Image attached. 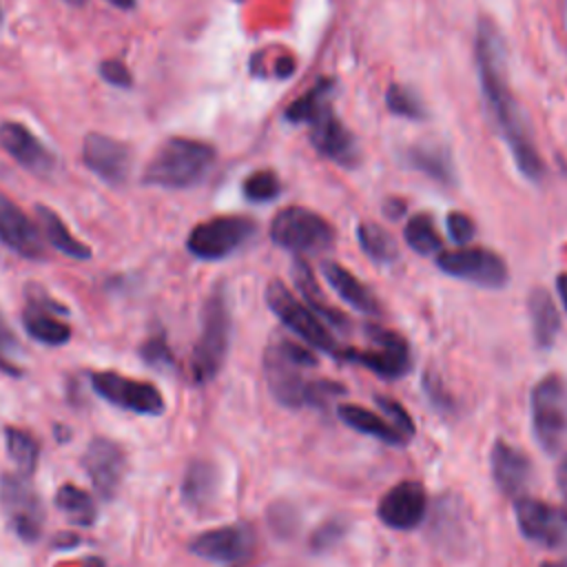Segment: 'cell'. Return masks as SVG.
I'll return each mask as SVG.
<instances>
[{"label": "cell", "mask_w": 567, "mask_h": 567, "mask_svg": "<svg viewBox=\"0 0 567 567\" xmlns=\"http://www.w3.org/2000/svg\"><path fill=\"white\" fill-rule=\"evenodd\" d=\"M35 215L40 221V228L47 237V241L62 255L71 257V259H89L91 257V248L86 244H82L80 239H75L69 228L64 226V221L58 217V213H53L47 206H35Z\"/></svg>", "instance_id": "28"}, {"label": "cell", "mask_w": 567, "mask_h": 567, "mask_svg": "<svg viewBox=\"0 0 567 567\" xmlns=\"http://www.w3.org/2000/svg\"><path fill=\"white\" fill-rule=\"evenodd\" d=\"M492 478L505 496L518 498L525 494L532 481V461L518 447L496 441L489 454Z\"/></svg>", "instance_id": "22"}, {"label": "cell", "mask_w": 567, "mask_h": 567, "mask_svg": "<svg viewBox=\"0 0 567 567\" xmlns=\"http://www.w3.org/2000/svg\"><path fill=\"white\" fill-rule=\"evenodd\" d=\"M365 334H368L370 348H363V350L346 348L343 361L359 363L383 379H399L410 372L412 352L408 341L399 332L370 323L365 326Z\"/></svg>", "instance_id": "10"}, {"label": "cell", "mask_w": 567, "mask_h": 567, "mask_svg": "<svg viewBox=\"0 0 567 567\" xmlns=\"http://www.w3.org/2000/svg\"><path fill=\"white\" fill-rule=\"evenodd\" d=\"M215 164V148L199 140L171 137L151 157L144 182L162 188H188L206 177Z\"/></svg>", "instance_id": "3"}, {"label": "cell", "mask_w": 567, "mask_h": 567, "mask_svg": "<svg viewBox=\"0 0 567 567\" xmlns=\"http://www.w3.org/2000/svg\"><path fill=\"white\" fill-rule=\"evenodd\" d=\"M270 529L279 536H290L297 529V514L295 507L288 503H272L268 509Z\"/></svg>", "instance_id": "40"}, {"label": "cell", "mask_w": 567, "mask_h": 567, "mask_svg": "<svg viewBox=\"0 0 567 567\" xmlns=\"http://www.w3.org/2000/svg\"><path fill=\"white\" fill-rule=\"evenodd\" d=\"M84 164L104 182L122 184L131 171V151L115 137L89 133L82 144Z\"/></svg>", "instance_id": "19"}, {"label": "cell", "mask_w": 567, "mask_h": 567, "mask_svg": "<svg viewBox=\"0 0 567 567\" xmlns=\"http://www.w3.org/2000/svg\"><path fill=\"white\" fill-rule=\"evenodd\" d=\"M556 483H558V489H560L565 509H567V454L558 461V467H556Z\"/></svg>", "instance_id": "45"}, {"label": "cell", "mask_w": 567, "mask_h": 567, "mask_svg": "<svg viewBox=\"0 0 567 567\" xmlns=\"http://www.w3.org/2000/svg\"><path fill=\"white\" fill-rule=\"evenodd\" d=\"M514 514L520 534L549 549L567 547V509L554 507L545 501L532 496H518L514 503Z\"/></svg>", "instance_id": "13"}, {"label": "cell", "mask_w": 567, "mask_h": 567, "mask_svg": "<svg viewBox=\"0 0 567 567\" xmlns=\"http://www.w3.org/2000/svg\"><path fill=\"white\" fill-rule=\"evenodd\" d=\"M292 281H295V288L303 295L306 306H308L319 319H326L328 326H334V328H337V326H348V319H346L337 308H332V306L326 301V297H323V292H321V288H319V284H317V279H315L310 266H308L301 257H297V259L292 261Z\"/></svg>", "instance_id": "26"}, {"label": "cell", "mask_w": 567, "mask_h": 567, "mask_svg": "<svg viewBox=\"0 0 567 567\" xmlns=\"http://www.w3.org/2000/svg\"><path fill=\"white\" fill-rule=\"evenodd\" d=\"M241 190L248 202L264 204L275 199L281 193V182L272 171H255L244 179Z\"/></svg>", "instance_id": "35"}, {"label": "cell", "mask_w": 567, "mask_h": 567, "mask_svg": "<svg viewBox=\"0 0 567 567\" xmlns=\"http://www.w3.org/2000/svg\"><path fill=\"white\" fill-rule=\"evenodd\" d=\"M106 2H111L117 9H133L135 7V0H106Z\"/></svg>", "instance_id": "47"}, {"label": "cell", "mask_w": 567, "mask_h": 567, "mask_svg": "<svg viewBox=\"0 0 567 567\" xmlns=\"http://www.w3.org/2000/svg\"><path fill=\"white\" fill-rule=\"evenodd\" d=\"M257 226L250 217L241 215H224L213 217L197 224L186 239V248L193 257L204 261H217L233 255L241 248L252 235Z\"/></svg>", "instance_id": "9"}, {"label": "cell", "mask_w": 567, "mask_h": 567, "mask_svg": "<svg viewBox=\"0 0 567 567\" xmlns=\"http://www.w3.org/2000/svg\"><path fill=\"white\" fill-rule=\"evenodd\" d=\"M89 381L93 392L115 408L148 416L164 412V396L153 383L135 381L117 372H91Z\"/></svg>", "instance_id": "12"}, {"label": "cell", "mask_w": 567, "mask_h": 567, "mask_svg": "<svg viewBox=\"0 0 567 567\" xmlns=\"http://www.w3.org/2000/svg\"><path fill=\"white\" fill-rule=\"evenodd\" d=\"M332 89V80H319L312 89H308L301 97H297L295 102L288 104L286 109V120L295 122V124H306L326 102Z\"/></svg>", "instance_id": "34"}, {"label": "cell", "mask_w": 567, "mask_h": 567, "mask_svg": "<svg viewBox=\"0 0 567 567\" xmlns=\"http://www.w3.org/2000/svg\"><path fill=\"white\" fill-rule=\"evenodd\" d=\"M66 308L55 303L44 295V290L35 288L29 292V303L22 310V326L29 337L47 346H62L71 339V328L58 319L64 315Z\"/></svg>", "instance_id": "20"}, {"label": "cell", "mask_w": 567, "mask_h": 567, "mask_svg": "<svg viewBox=\"0 0 567 567\" xmlns=\"http://www.w3.org/2000/svg\"><path fill=\"white\" fill-rule=\"evenodd\" d=\"M527 310L536 346L543 350L551 348L560 330V317L551 295L545 288H534L527 297Z\"/></svg>", "instance_id": "24"}, {"label": "cell", "mask_w": 567, "mask_h": 567, "mask_svg": "<svg viewBox=\"0 0 567 567\" xmlns=\"http://www.w3.org/2000/svg\"><path fill=\"white\" fill-rule=\"evenodd\" d=\"M385 104L399 117H408V120H423L425 117L423 102L408 86L392 84L385 93Z\"/></svg>", "instance_id": "36"}, {"label": "cell", "mask_w": 567, "mask_h": 567, "mask_svg": "<svg viewBox=\"0 0 567 567\" xmlns=\"http://www.w3.org/2000/svg\"><path fill=\"white\" fill-rule=\"evenodd\" d=\"M474 58H476L481 91L501 137L505 140L518 171L527 179L538 182L545 173L543 159L534 146L529 126L509 86L507 58H505V44H503L501 31L487 18L478 22L476 40H474Z\"/></svg>", "instance_id": "1"}, {"label": "cell", "mask_w": 567, "mask_h": 567, "mask_svg": "<svg viewBox=\"0 0 567 567\" xmlns=\"http://www.w3.org/2000/svg\"><path fill=\"white\" fill-rule=\"evenodd\" d=\"M0 509L7 525L24 543H35L42 536L44 509L38 492L29 483V476L20 472H7L0 476Z\"/></svg>", "instance_id": "8"}, {"label": "cell", "mask_w": 567, "mask_h": 567, "mask_svg": "<svg viewBox=\"0 0 567 567\" xmlns=\"http://www.w3.org/2000/svg\"><path fill=\"white\" fill-rule=\"evenodd\" d=\"M556 290H558V297H560V301H563V306L567 310V272L556 277Z\"/></svg>", "instance_id": "46"}, {"label": "cell", "mask_w": 567, "mask_h": 567, "mask_svg": "<svg viewBox=\"0 0 567 567\" xmlns=\"http://www.w3.org/2000/svg\"><path fill=\"white\" fill-rule=\"evenodd\" d=\"M270 239L297 255L323 252L334 244V228L310 208L288 206L272 217Z\"/></svg>", "instance_id": "6"}, {"label": "cell", "mask_w": 567, "mask_h": 567, "mask_svg": "<svg viewBox=\"0 0 567 567\" xmlns=\"http://www.w3.org/2000/svg\"><path fill=\"white\" fill-rule=\"evenodd\" d=\"M0 146L27 171L35 175H49L55 166L51 151L20 122L0 124Z\"/></svg>", "instance_id": "21"}, {"label": "cell", "mask_w": 567, "mask_h": 567, "mask_svg": "<svg viewBox=\"0 0 567 567\" xmlns=\"http://www.w3.org/2000/svg\"><path fill=\"white\" fill-rule=\"evenodd\" d=\"M346 529H348V525H346L343 518H328L319 527H315V532L310 534L308 545L317 554L330 551L332 547H337L341 543V538L346 536Z\"/></svg>", "instance_id": "38"}, {"label": "cell", "mask_w": 567, "mask_h": 567, "mask_svg": "<svg viewBox=\"0 0 567 567\" xmlns=\"http://www.w3.org/2000/svg\"><path fill=\"white\" fill-rule=\"evenodd\" d=\"M230 346V306L224 284L215 286L202 310V332L190 354V377L208 383L224 368Z\"/></svg>", "instance_id": "4"}, {"label": "cell", "mask_w": 567, "mask_h": 567, "mask_svg": "<svg viewBox=\"0 0 567 567\" xmlns=\"http://www.w3.org/2000/svg\"><path fill=\"white\" fill-rule=\"evenodd\" d=\"M217 492V470L213 463L197 458L186 467L182 481V498L190 507H204Z\"/></svg>", "instance_id": "27"}, {"label": "cell", "mask_w": 567, "mask_h": 567, "mask_svg": "<svg viewBox=\"0 0 567 567\" xmlns=\"http://www.w3.org/2000/svg\"><path fill=\"white\" fill-rule=\"evenodd\" d=\"M0 241L24 259H42L44 241L29 215L0 193Z\"/></svg>", "instance_id": "18"}, {"label": "cell", "mask_w": 567, "mask_h": 567, "mask_svg": "<svg viewBox=\"0 0 567 567\" xmlns=\"http://www.w3.org/2000/svg\"><path fill=\"white\" fill-rule=\"evenodd\" d=\"M4 441H7L9 458L13 461L18 472L31 478V474L38 467V458H40L38 441L27 430H20V427H7Z\"/></svg>", "instance_id": "32"}, {"label": "cell", "mask_w": 567, "mask_h": 567, "mask_svg": "<svg viewBox=\"0 0 567 567\" xmlns=\"http://www.w3.org/2000/svg\"><path fill=\"white\" fill-rule=\"evenodd\" d=\"M540 567H567V558H560V560H547V563H543Z\"/></svg>", "instance_id": "48"}, {"label": "cell", "mask_w": 567, "mask_h": 567, "mask_svg": "<svg viewBox=\"0 0 567 567\" xmlns=\"http://www.w3.org/2000/svg\"><path fill=\"white\" fill-rule=\"evenodd\" d=\"M532 427L538 445L556 454L567 439V383L558 374L543 377L532 390Z\"/></svg>", "instance_id": "7"}, {"label": "cell", "mask_w": 567, "mask_h": 567, "mask_svg": "<svg viewBox=\"0 0 567 567\" xmlns=\"http://www.w3.org/2000/svg\"><path fill=\"white\" fill-rule=\"evenodd\" d=\"M82 467L91 478L95 492L104 501H111L122 485L124 470H126V454L115 441L95 436L89 441L82 454Z\"/></svg>", "instance_id": "14"}, {"label": "cell", "mask_w": 567, "mask_h": 567, "mask_svg": "<svg viewBox=\"0 0 567 567\" xmlns=\"http://www.w3.org/2000/svg\"><path fill=\"white\" fill-rule=\"evenodd\" d=\"M403 237H405V244L419 255H434V252H441L443 248L441 235L427 213L412 215L403 228Z\"/></svg>", "instance_id": "33"}, {"label": "cell", "mask_w": 567, "mask_h": 567, "mask_svg": "<svg viewBox=\"0 0 567 567\" xmlns=\"http://www.w3.org/2000/svg\"><path fill=\"white\" fill-rule=\"evenodd\" d=\"M436 266L445 275L470 281L481 288H503L509 279L507 264L503 261V257L481 246H463L456 250L441 252L436 257Z\"/></svg>", "instance_id": "11"}, {"label": "cell", "mask_w": 567, "mask_h": 567, "mask_svg": "<svg viewBox=\"0 0 567 567\" xmlns=\"http://www.w3.org/2000/svg\"><path fill=\"white\" fill-rule=\"evenodd\" d=\"M16 350H18V339L13 337L11 328L7 326V321L0 315V370L7 374H13V377L20 374V368H16L9 359V354Z\"/></svg>", "instance_id": "42"}, {"label": "cell", "mask_w": 567, "mask_h": 567, "mask_svg": "<svg viewBox=\"0 0 567 567\" xmlns=\"http://www.w3.org/2000/svg\"><path fill=\"white\" fill-rule=\"evenodd\" d=\"M447 233H450V239L454 244L467 246L476 235V226H474L472 217H467L465 213L454 210V213L447 215Z\"/></svg>", "instance_id": "41"}, {"label": "cell", "mask_w": 567, "mask_h": 567, "mask_svg": "<svg viewBox=\"0 0 567 567\" xmlns=\"http://www.w3.org/2000/svg\"><path fill=\"white\" fill-rule=\"evenodd\" d=\"M100 75H102V80H106L109 84H113V86H117V89H126V86H131V73H128V69L124 66V62H120V60H104L102 64H100Z\"/></svg>", "instance_id": "43"}, {"label": "cell", "mask_w": 567, "mask_h": 567, "mask_svg": "<svg viewBox=\"0 0 567 567\" xmlns=\"http://www.w3.org/2000/svg\"><path fill=\"white\" fill-rule=\"evenodd\" d=\"M312 146L328 159L341 166H354L359 162V146L352 133L343 126L337 113L326 102L308 122Z\"/></svg>", "instance_id": "15"}, {"label": "cell", "mask_w": 567, "mask_h": 567, "mask_svg": "<svg viewBox=\"0 0 567 567\" xmlns=\"http://www.w3.org/2000/svg\"><path fill=\"white\" fill-rule=\"evenodd\" d=\"M427 512V494L419 481H401L394 487H390L379 505L377 516L383 525L392 529H414L423 523Z\"/></svg>", "instance_id": "16"}, {"label": "cell", "mask_w": 567, "mask_h": 567, "mask_svg": "<svg viewBox=\"0 0 567 567\" xmlns=\"http://www.w3.org/2000/svg\"><path fill=\"white\" fill-rule=\"evenodd\" d=\"M0 22H2V4H0Z\"/></svg>", "instance_id": "50"}, {"label": "cell", "mask_w": 567, "mask_h": 567, "mask_svg": "<svg viewBox=\"0 0 567 567\" xmlns=\"http://www.w3.org/2000/svg\"><path fill=\"white\" fill-rule=\"evenodd\" d=\"M55 507L64 514V518L73 525L80 527H89L95 523L97 509L93 505V498L80 489L78 485L64 483L58 492H55Z\"/></svg>", "instance_id": "30"}, {"label": "cell", "mask_w": 567, "mask_h": 567, "mask_svg": "<svg viewBox=\"0 0 567 567\" xmlns=\"http://www.w3.org/2000/svg\"><path fill=\"white\" fill-rule=\"evenodd\" d=\"M266 303L272 310V315L288 330H292L299 339L306 341L308 348L321 350V352L343 361L346 346H341L334 339V334L330 332V326H326L308 306H303L299 299H295V295L290 292V288L284 281L272 279L266 286Z\"/></svg>", "instance_id": "5"}, {"label": "cell", "mask_w": 567, "mask_h": 567, "mask_svg": "<svg viewBox=\"0 0 567 567\" xmlns=\"http://www.w3.org/2000/svg\"><path fill=\"white\" fill-rule=\"evenodd\" d=\"M374 401H377L379 410H381L385 416H390L392 425H394L405 439H412V436H414V432H416L414 421H412L410 412H408L399 401H394V399H390V396H383V394H377Z\"/></svg>", "instance_id": "39"}, {"label": "cell", "mask_w": 567, "mask_h": 567, "mask_svg": "<svg viewBox=\"0 0 567 567\" xmlns=\"http://www.w3.org/2000/svg\"><path fill=\"white\" fill-rule=\"evenodd\" d=\"M357 239L361 250L377 264H390L399 257L394 237L374 221H361L357 226Z\"/></svg>", "instance_id": "31"}, {"label": "cell", "mask_w": 567, "mask_h": 567, "mask_svg": "<svg viewBox=\"0 0 567 567\" xmlns=\"http://www.w3.org/2000/svg\"><path fill=\"white\" fill-rule=\"evenodd\" d=\"M425 390H427V394H430V399L439 405V408H443V405H452V399L447 396V394H443L441 392V383H439V379H427L425 377Z\"/></svg>", "instance_id": "44"}, {"label": "cell", "mask_w": 567, "mask_h": 567, "mask_svg": "<svg viewBox=\"0 0 567 567\" xmlns=\"http://www.w3.org/2000/svg\"><path fill=\"white\" fill-rule=\"evenodd\" d=\"M405 162L414 171L427 175L430 179H436L441 184H452L454 182V166H452L450 153L441 146H432V144L412 146L405 153Z\"/></svg>", "instance_id": "29"}, {"label": "cell", "mask_w": 567, "mask_h": 567, "mask_svg": "<svg viewBox=\"0 0 567 567\" xmlns=\"http://www.w3.org/2000/svg\"><path fill=\"white\" fill-rule=\"evenodd\" d=\"M252 545H255V536L250 527L226 525V527H215L197 534L188 547L199 558L230 565L248 558L252 551Z\"/></svg>", "instance_id": "17"}, {"label": "cell", "mask_w": 567, "mask_h": 567, "mask_svg": "<svg viewBox=\"0 0 567 567\" xmlns=\"http://www.w3.org/2000/svg\"><path fill=\"white\" fill-rule=\"evenodd\" d=\"M66 2H69V4H75V7H80V4H84L86 0H66Z\"/></svg>", "instance_id": "49"}, {"label": "cell", "mask_w": 567, "mask_h": 567, "mask_svg": "<svg viewBox=\"0 0 567 567\" xmlns=\"http://www.w3.org/2000/svg\"><path fill=\"white\" fill-rule=\"evenodd\" d=\"M337 416L352 430L361 432V434H368V436H374L379 439L381 443H388V445H401L405 443L408 439L392 425L388 423L383 416L361 408V405H354V403H341L337 405Z\"/></svg>", "instance_id": "25"}, {"label": "cell", "mask_w": 567, "mask_h": 567, "mask_svg": "<svg viewBox=\"0 0 567 567\" xmlns=\"http://www.w3.org/2000/svg\"><path fill=\"white\" fill-rule=\"evenodd\" d=\"M140 357L155 370H173L175 368V357L171 352V346L166 341L164 330L151 332L142 346H140Z\"/></svg>", "instance_id": "37"}, {"label": "cell", "mask_w": 567, "mask_h": 567, "mask_svg": "<svg viewBox=\"0 0 567 567\" xmlns=\"http://www.w3.org/2000/svg\"><path fill=\"white\" fill-rule=\"evenodd\" d=\"M317 359L308 346H299L286 337H272L264 350V374L270 394L284 408H321L334 394H343V385L326 379H308L303 370L315 368Z\"/></svg>", "instance_id": "2"}, {"label": "cell", "mask_w": 567, "mask_h": 567, "mask_svg": "<svg viewBox=\"0 0 567 567\" xmlns=\"http://www.w3.org/2000/svg\"><path fill=\"white\" fill-rule=\"evenodd\" d=\"M323 277L328 279V284L334 288V292L354 310L365 312V315H381V303L374 297V292L359 281L348 268H343L337 261H323L321 264Z\"/></svg>", "instance_id": "23"}]
</instances>
